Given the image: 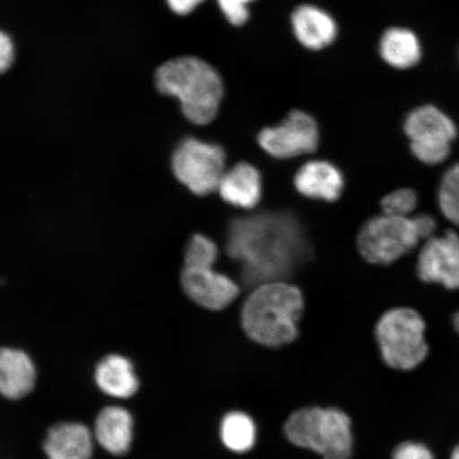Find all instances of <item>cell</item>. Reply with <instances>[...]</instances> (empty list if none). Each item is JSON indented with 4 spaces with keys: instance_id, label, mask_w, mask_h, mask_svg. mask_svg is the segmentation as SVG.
<instances>
[{
    "instance_id": "cell-24",
    "label": "cell",
    "mask_w": 459,
    "mask_h": 459,
    "mask_svg": "<svg viewBox=\"0 0 459 459\" xmlns=\"http://www.w3.org/2000/svg\"><path fill=\"white\" fill-rule=\"evenodd\" d=\"M255 0H217L218 5L229 22L243 26L249 19V4Z\"/></svg>"
},
{
    "instance_id": "cell-14",
    "label": "cell",
    "mask_w": 459,
    "mask_h": 459,
    "mask_svg": "<svg viewBox=\"0 0 459 459\" xmlns=\"http://www.w3.org/2000/svg\"><path fill=\"white\" fill-rule=\"evenodd\" d=\"M217 191L229 204L245 210L254 209L262 198L260 171L249 163H238L223 174Z\"/></svg>"
},
{
    "instance_id": "cell-15",
    "label": "cell",
    "mask_w": 459,
    "mask_h": 459,
    "mask_svg": "<svg viewBox=\"0 0 459 459\" xmlns=\"http://www.w3.org/2000/svg\"><path fill=\"white\" fill-rule=\"evenodd\" d=\"M44 449L49 459H90L91 436L88 428L79 423H60L51 428Z\"/></svg>"
},
{
    "instance_id": "cell-10",
    "label": "cell",
    "mask_w": 459,
    "mask_h": 459,
    "mask_svg": "<svg viewBox=\"0 0 459 459\" xmlns=\"http://www.w3.org/2000/svg\"><path fill=\"white\" fill-rule=\"evenodd\" d=\"M417 273L424 282L459 290V237L447 231L444 237L430 238L418 257Z\"/></svg>"
},
{
    "instance_id": "cell-19",
    "label": "cell",
    "mask_w": 459,
    "mask_h": 459,
    "mask_svg": "<svg viewBox=\"0 0 459 459\" xmlns=\"http://www.w3.org/2000/svg\"><path fill=\"white\" fill-rule=\"evenodd\" d=\"M382 59L397 70L415 66L421 59V45L409 29L394 27L384 32L380 41Z\"/></svg>"
},
{
    "instance_id": "cell-17",
    "label": "cell",
    "mask_w": 459,
    "mask_h": 459,
    "mask_svg": "<svg viewBox=\"0 0 459 459\" xmlns=\"http://www.w3.org/2000/svg\"><path fill=\"white\" fill-rule=\"evenodd\" d=\"M132 426L134 423L127 411L122 407H106L96 419V439L112 455H124L131 443Z\"/></svg>"
},
{
    "instance_id": "cell-11",
    "label": "cell",
    "mask_w": 459,
    "mask_h": 459,
    "mask_svg": "<svg viewBox=\"0 0 459 459\" xmlns=\"http://www.w3.org/2000/svg\"><path fill=\"white\" fill-rule=\"evenodd\" d=\"M181 283L186 295L200 307L220 311L238 297L237 283L227 275L213 271V267H186Z\"/></svg>"
},
{
    "instance_id": "cell-6",
    "label": "cell",
    "mask_w": 459,
    "mask_h": 459,
    "mask_svg": "<svg viewBox=\"0 0 459 459\" xmlns=\"http://www.w3.org/2000/svg\"><path fill=\"white\" fill-rule=\"evenodd\" d=\"M423 239L416 218L383 214L372 217L360 229L358 246L365 260L388 265L415 248Z\"/></svg>"
},
{
    "instance_id": "cell-20",
    "label": "cell",
    "mask_w": 459,
    "mask_h": 459,
    "mask_svg": "<svg viewBox=\"0 0 459 459\" xmlns=\"http://www.w3.org/2000/svg\"><path fill=\"white\" fill-rule=\"evenodd\" d=\"M221 434L222 443L229 450L245 453L254 447L256 439V428L252 418L244 412H229L222 419Z\"/></svg>"
},
{
    "instance_id": "cell-9",
    "label": "cell",
    "mask_w": 459,
    "mask_h": 459,
    "mask_svg": "<svg viewBox=\"0 0 459 459\" xmlns=\"http://www.w3.org/2000/svg\"><path fill=\"white\" fill-rule=\"evenodd\" d=\"M258 143L277 159H291L311 153L319 143V130L315 119L306 112L295 110L278 126L264 128Z\"/></svg>"
},
{
    "instance_id": "cell-27",
    "label": "cell",
    "mask_w": 459,
    "mask_h": 459,
    "mask_svg": "<svg viewBox=\"0 0 459 459\" xmlns=\"http://www.w3.org/2000/svg\"><path fill=\"white\" fill-rule=\"evenodd\" d=\"M166 2L176 14L187 15L193 13L204 0H166Z\"/></svg>"
},
{
    "instance_id": "cell-13",
    "label": "cell",
    "mask_w": 459,
    "mask_h": 459,
    "mask_svg": "<svg viewBox=\"0 0 459 459\" xmlns=\"http://www.w3.org/2000/svg\"><path fill=\"white\" fill-rule=\"evenodd\" d=\"M295 187L304 197L328 203L341 197L343 177L336 166L326 160H311L304 164L295 176Z\"/></svg>"
},
{
    "instance_id": "cell-29",
    "label": "cell",
    "mask_w": 459,
    "mask_h": 459,
    "mask_svg": "<svg viewBox=\"0 0 459 459\" xmlns=\"http://www.w3.org/2000/svg\"><path fill=\"white\" fill-rule=\"evenodd\" d=\"M451 459H459V446L456 447L455 451H453Z\"/></svg>"
},
{
    "instance_id": "cell-5",
    "label": "cell",
    "mask_w": 459,
    "mask_h": 459,
    "mask_svg": "<svg viewBox=\"0 0 459 459\" xmlns=\"http://www.w3.org/2000/svg\"><path fill=\"white\" fill-rule=\"evenodd\" d=\"M426 324L414 309L397 307L384 314L376 337L384 361L392 368L411 370L428 357Z\"/></svg>"
},
{
    "instance_id": "cell-8",
    "label": "cell",
    "mask_w": 459,
    "mask_h": 459,
    "mask_svg": "<svg viewBox=\"0 0 459 459\" xmlns=\"http://www.w3.org/2000/svg\"><path fill=\"white\" fill-rule=\"evenodd\" d=\"M404 130L411 140V149L421 162L436 165L449 157L451 143L457 135L450 117L434 106H423L406 117Z\"/></svg>"
},
{
    "instance_id": "cell-22",
    "label": "cell",
    "mask_w": 459,
    "mask_h": 459,
    "mask_svg": "<svg viewBox=\"0 0 459 459\" xmlns=\"http://www.w3.org/2000/svg\"><path fill=\"white\" fill-rule=\"evenodd\" d=\"M218 255L213 240L196 234L189 240L186 250V267H213Z\"/></svg>"
},
{
    "instance_id": "cell-12",
    "label": "cell",
    "mask_w": 459,
    "mask_h": 459,
    "mask_svg": "<svg viewBox=\"0 0 459 459\" xmlns=\"http://www.w3.org/2000/svg\"><path fill=\"white\" fill-rule=\"evenodd\" d=\"M291 26L298 41L309 50H321L335 41L338 33L334 19L313 4H302L291 14Z\"/></svg>"
},
{
    "instance_id": "cell-1",
    "label": "cell",
    "mask_w": 459,
    "mask_h": 459,
    "mask_svg": "<svg viewBox=\"0 0 459 459\" xmlns=\"http://www.w3.org/2000/svg\"><path fill=\"white\" fill-rule=\"evenodd\" d=\"M229 256L242 264L246 284L281 281L303 263L308 246L300 222L289 213L239 217L230 223Z\"/></svg>"
},
{
    "instance_id": "cell-16",
    "label": "cell",
    "mask_w": 459,
    "mask_h": 459,
    "mask_svg": "<svg viewBox=\"0 0 459 459\" xmlns=\"http://www.w3.org/2000/svg\"><path fill=\"white\" fill-rule=\"evenodd\" d=\"M36 371L28 355L20 350L3 349L0 353V390L5 398L19 400L31 392Z\"/></svg>"
},
{
    "instance_id": "cell-4",
    "label": "cell",
    "mask_w": 459,
    "mask_h": 459,
    "mask_svg": "<svg viewBox=\"0 0 459 459\" xmlns=\"http://www.w3.org/2000/svg\"><path fill=\"white\" fill-rule=\"evenodd\" d=\"M284 430L292 445L318 453L324 459L351 456V421L340 410L307 407L297 411L286 421Z\"/></svg>"
},
{
    "instance_id": "cell-18",
    "label": "cell",
    "mask_w": 459,
    "mask_h": 459,
    "mask_svg": "<svg viewBox=\"0 0 459 459\" xmlns=\"http://www.w3.org/2000/svg\"><path fill=\"white\" fill-rule=\"evenodd\" d=\"M95 378L102 392L115 398L127 399L139 387L130 361L119 355H108L102 359L97 366Z\"/></svg>"
},
{
    "instance_id": "cell-2",
    "label": "cell",
    "mask_w": 459,
    "mask_h": 459,
    "mask_svg": "<svg viewBox=\"0 0 459 459\" xmlns=\"http://www.w3.org/2000/svg\"><path fill=\"white\" fill-rule=\"evenodd\" d=\"M303 308L298 287L282 281L264 283L244 303L243 328L252 341L263 346H284L297 337Z\"/></svg>"
},
{
    "instance_id": "cell-3",
    "label": "cell",
    "mask_w": 459,
    "mask_h": 459,
    "mask_svg": "<svg viewBox=\"0 0 459 459\" xmlns=\"http://www.w3.org/2000/svg\"><path fill=\"white\" fill-rule=\"evenodd\" d=\"M154 82L160 94L176 97L185 117L196 125L216 117L223 96L221 74L196 56H180L160 65Z\"/></svg>"
},
{
    "instance_id": "cell-7",
    "label": "cell",
    "mask_w": 459,
    "mask_h": 459,
    "mask_svg": "<svg viewBox=\"0 0 459 459\" xmlns=\"http://www.w3.org/2000/svg\"><path fill=\"white\" fill-rule=\"evenodd\" d=\"M226 153L216 143L186 137L172 156V170L189 191L206 196L217 191L225 174Z\"/></svg>"
},
{
    "instance_id": "cell-23",
    "label": "cell",
    "mask_w": 459,
    "mask_h": 459,
    "mask_svg": "<svg viewBox=\"0 0 459 459\" xmlns=\"http://www.w3.org/2000/svg\"><path fill=\"white\" fill-rule=\"evenodd\" d=\"M418 204L417 194L411 189H398L387 195L382 200L383 214L397 217H409L416 209Z\"/></svg>"
},
{
    "instance_id": "cell-28",
    "label": "cell",
    "mask_w": 459,
    "mask_h": 459,
    "mask_svg": "<svg viewBox=\"0 0 459 459\" xmlns=\"http://www.w3.org/2000/svg\"><path fill=\"white\" fill-rule=\"evenodd\" d=\"M455 325L456 331L459 333V312L455 316Z\"/></svg>"
},
{
    "instance_id": "cell-21",
    "label": "cell",
    "mask_w": 459,
    "mask_h": 459,
    "mask_svg": "<svg viewBox=\"0 0 459 459\" xmlns=\"http://www.w3.org/2000/svg\"><path fill=\"white\" fill-rule=\"evenodd\" d=\"M438 203L447 220L459 226V163L453 165L441 180Z\"/></svg>"
},
{
    "instance_id": "cell-25",
    "label": "cell",
    "mask_w": 459,
    "mask_h": 459,
    "mask_svg": "<svg viewBox=\"0 0 459 459\" xmlns=\"http://www.w3.org/2000/svg\"><path fill=\"white\" fill-rule=\"evenodd\" d=\"M393 459H434V456L426 446L409 441L394 450Z\"/></svg>"
},
{
    "instance_id": "cell-26",
    "label": "cell",
    "mask_w": 459,
    "mask_h": 459,
    "mask_svg": "<svg viewBox=\"0 0 459 459\" xmlns=\"http://www.w3.org/2000/svg\"><path fill=\"white\" fill-rule=\"evenodd\" d=\"M14 61V46L7 33H0V71L5 73Z\"/></svg>"
}]
</instances>
